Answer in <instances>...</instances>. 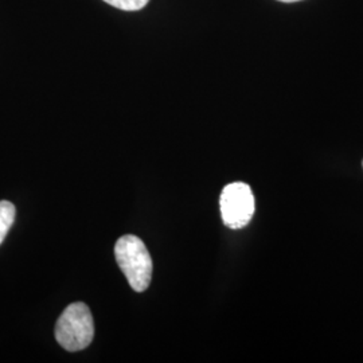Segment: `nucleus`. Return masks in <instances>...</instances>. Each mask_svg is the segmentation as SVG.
Masks as SVG:
<instances>
[{
  "label": "nucleus",
  "mask_w": 363,
  "mask_h": 363,
  "mask_svg": "<svg viewBox=\"0 0 363 363\" xmlns=\"http://www.w3.org/2000/svg\"><path fill=\"white\" fill-rule=\"evenodd\" d=\"M104 1L123 11H139L147 6L150 0H104Z\"/></svg>",
  "instance_id": "nucleus-5"
},
{
  "label": "nucleus",
  "mask_w": 363,
  "mask_h": 363,
  "mask_svg": "<svg viewBox=\"0 0 363 363\" xmlns=\"http://www.w3.org/2000/svg\"><path fill=\"white\" fill-rule=\"evenodd\" d=\"M280 1H286V3H292V1H298V0H280Z\"/></svg>",
  "instance_id": "nucleus-6"
},
{
  "label": "nucleus",
  "mask_w": 363,
  "mask_h": 363,
  "mask_svg": "<svg viewBox=\"0 0 363 363\" xmlns=\"http://www.w3.org/2000/svg\"><path fill=\"white\" fill-rule=\"evenodd\" d=\"M362 166H363V162H362Z\"/></svg>",
  "instance_id": "nucleus-7"
},
{
  "label": "nucleus",
  "mask_w": 363,
  "mask_h": 363,
  "mask_svg": "<svg viewBox=\"0 0 363 363\" xmlns=\"http://www.w3.org/2000/svg\"><path fill=\"white\" fill-rule=\"evenodd\" d=\"M220 216L230 229H242L255 214V196L250 186L235 182L225 186L220 198Z\"/></svg>",
  "instance_id": "nucleus-3"
},
{
  "label": "nucleus",
  "mask_w": 363,
  "mask_h": 363,
  "mask_svg": "<svg viewBox=\"0 0 363 363\" xmlns=\"http://www.w3.org/2000/svg\"><path fill=\"white\" fill-rule=\"evenodd\" d=\"M16 216V210L10 201H0V245L10 232Z\"/></svg>",
  "instance_id": "nucleus-4"
},
{
  "label": "nucleus",
  "mask_w": 363,
  "mask_h": 363,
  "mask_svg": "<svg viewBox=\"0 0 363 363\" xmlns=\"http://www.w3.org/2000/svg\"><path fill=\"white\" fill-rule=\"evenodd\" d=\"M115 256L130 288L136 292H144L151 283L154 265L143 241L132 234L120 237L115 245Z\"/></svg>",
  "instance_id": "nucleus-1"
},
{
  "label": "nucleus",
  "mask_w": 363,
  "mask_h": 363,
  "mask_svg": "<svg viewBox=\"0 0 363 363\" xmlns=\"http://www.w3.org/2000/svg\"><path fill=\"white\" fill-rule=\"evenodd\" d=\"M94 337V322L85 303H72L57 320L55 339L67 351L86 349Z\"/></svg>",
  "instance_id": "nucleus-2"
}]
</instances>
